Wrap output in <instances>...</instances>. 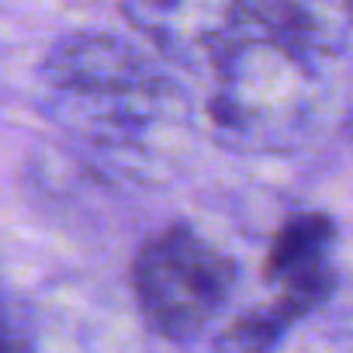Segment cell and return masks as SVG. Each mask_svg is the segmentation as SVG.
Segmentation results:
<instances>
[{
  "label": "cell",
  "mask_w": 353,
  "mask_h": 353,
  "mask_svg": "<svg viewBox=\"0 0 353 353\" xmlns=\"http://www.w3.org/2000/svg\"><path fill=\"white\" fill-rule=\"evenodd\" d=\"M49 118L111 149L139 145L152 128L181 121L184 97L152 59L104 32H73L52 42L39 66Z\"/></svg>",
  "instance_id": "cell-1"
},
{
  "label": "cell",
  "mask_w": 353,
  "mask_h": 353,
  "mask_svg": "<svg viewBox=\"0 0 353 353\" xmlns=\"http://www.w3.org/2000/svg\"><path fill=\"white\" fill-rule=\"evenodd\" d=\"M319 111L312 59L270 35H232L215 56L208 135L239 156H277L305 142Z\"/></svg>",
  "instance_id": "cell-2"
},
{
  "label": "cell",
  "mask_w": 353,
  "mask_h": 353,
  "mask_svg": "<svg viewBox=\"0 0 353 353\" xmlns=\"http://www.w3.org/2000/svg\"><path fill=\"white\" fill-rule=\"evenodd\" d=\"M128 277L145 329L170 343H191L222 315L239 270L198 229L166 225L142 243Z\"/></svg>",
  "instance_id": "cell-3"
},
{
  "label": "cell",
  "mask_w": 353,
  "mask_h": 353,
  "mask_svg": "<svg viewBox=\"0 0 353 353\" xmlns=\"http://www.w3.org/2000/svg\"><path fill=\"white\" fill-rule=\"evenodd\" d=\"M336 222L325 212H298L291 215L267 256L263 281L274 291V301L298 322L322 308L336 291Z\"/></svg>",
  "instance_id": "cell-4"
},
{
  "label": "cell",
  "mask_w": 353,
  "mask_h": 353,
  "mask_svg": "<svg viewBox=\"0 0 353 353\" xmlns=\"http://www.w3.org/2000/svg\"><path fill=\"white\" fill-rule=\"evenodd\" d=\"M118 8L152 49L173 59L222 49L246 14L243 0H118Z\"/></svg>",
  "instance_id": "cell-5"
},
{
  "label": "cell",
  "mask_w": 353,
  "mask_h": 353,
  "mask_svg": "<svg viewBox=\"0 0 353 353\" xmlns=\"http://www.w3.org/2000/svg\"><path fill=\"white\" fill-rule=\"evenodd\" d=\"M246 18L308 59H329L353 42V0H243Z\"/></svg>",
  "instance_id": "cell-6"
},
{
  "label": "cell",
  "mask_w": 353,
  "mask_h": 353,
  "mask_svg": "<svg viewBox=\"0 0 353 353\" xmlns=\"http://www.w3.org/2000/svg\"><path fill=\"white\" fill-rule=\"evenodd\" d=\"M294 329V319L270 298L260 308H250L243 315H236L215 339L219 350H243V353H256V350H270L277 346L288 332Z\"/></svg>",
  "instance_id": "cell-7"
}]
</instances>
